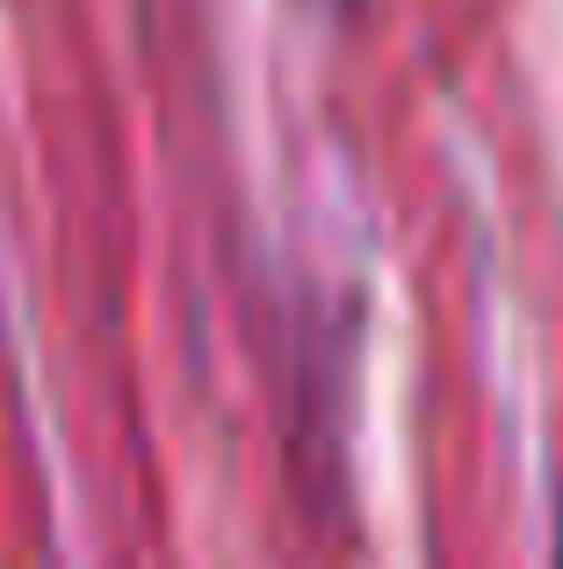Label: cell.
Listing matches in <instances>:
<instances>
[{
  "mask_svg": "<svg viewBox=\"0 0 563 569\" xmlns=\"http://www.w3.org/2000/svg\"><path fill=\"white\" fill-rule=\"evenodd\" d=\"M556 569H563V533H556Z\"/></svg>",
  "mask_w": 563,
  "mask_h": 569,
  "instance_id": "obj_1",
  "label": "cell"
}]
</instances>
